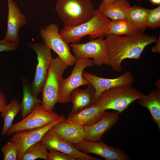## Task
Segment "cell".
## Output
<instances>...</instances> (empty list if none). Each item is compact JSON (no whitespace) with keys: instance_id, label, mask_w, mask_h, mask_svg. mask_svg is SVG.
Returning a JSON list of instances; mask_svg holds the SVG:
<instances>
[{"instance_id":"26","label":"cell","mask_w":160,"mask_h":160,"mask_svg":"<svg viewBox=\"0 0 160 160\" xmlns=\"http://www.w3.org/2000/svg\"><path fill=\"white\" fill-rule=\"evenodd\" d=\"M48 152L45 146L39 141L27 148L22 160H34L38 159L47 160Z\"/></svg>"},{"instance_id":"16","label":"cell","mask_w":160,"mask_h":160,"mask_svg":"<svg viewBox=\"0 0 160 160\" xmlns=\"http://www.w3.org/2000/svg\"><path fill=\"white\" fill-rule=\"evenodd\" d=\"M8 12L7 28L4 39L18 44L20 39L19 32L21 27L27 23L25 17L13 0H7Z\"/></svg>"},{"instance_id":"7","label":"cell","mask_w":160,"mask_h":160,"mask_svg":"<svg viewBox=\"0 0 160 160\" xmlns=\"http://www.w3.org/2000/svg\"><path fill=\"white\" fill-rule=\"evenodd\" d=\"M28 47L33 49L37 55L38 63L35 75L30 85L31 91L37 97L41 92L52 60L51 49L44 43L28 42Z\"/></svg>"},{"instance_id":"13","label":"cell","mask_w":160,"mask_h":160,"mask_svg":"<svg viewBox=\"0 0 160 160\" xmlns=\"http://www.w3.org/2000/svg\"><path fill=\"white\" fill-rule=\"evenodd\" d=\"M83 77L90 83L95 90V103L104 91L116 87L132 85L135 81L134 76L130 71H128L120 76L114 79L103 78L89 72L83 71Z\"/></svg>"},{"instance_id":"25","label":"cell","mask_w":160,"mask_h":160,"mask_svg":"<svg viewBox=\"0 0 160 160\" xmlns=\"http://www.w3.org/2000/svg\"><path fill=\"white\" fill-rule=\"evenodd\" d=\"M20 111V104L15 99H13L7 104L1 112V116L3 118L4 124L1 135L4 136L12 125L15 117Z\"/></svg>"},{"instance_id":"8","label":"cell","mask_w":160,"mask_h":160,"mask_svg":"<svg viewBox=\"0 0 160 160\" xmlns=\"http://www.w3.org/2000/svg\"><path fill=\"white\" fill-rule=\"evenodd\" d=\"M40 35L44 43L69 66L74 64L76 59L70 52L68 44L60 36L58 25L55 24L48 25L41 28Z\"/></svg>"},{"instance_id":"30","label":"cell","mask_w":160,"mask_h":160,"mask_svg":"<svg viewBox=\"0 0 160 160\" xmlns=\"http://www.w3.org/2000/svg\"><path fill=\"white\" fill-rule=\"evenodd\" d=\"M18 44L4 39L0 40V52L15 50L18 48Z\"/></svg>"},{"instance_id":"23","label":"cell","mask_w":160,"mask_h":160,"mask_svg":"<svg viewBox=\"0 0 160 160\" xmlns=\"http://www.w3.org/2000/svg\"><path fill=\"white\" fill-rule=\"evenodd\" d=\"M150 9L139 5H135L129 8L127 19L140 33L148 27L146 20Z\"/></svg>"},{"instance_id":"33","label":"cell","mask_w":160,"mask_h":160,"mask_svg":"<svg viewBox=\"0 0 160 160\" xmlns=\"http://www.w3.org/2000/svg\"><path fill=\"white\" fill-rule=\"evenodd\" d=\"M116 0H103L101 3L103 4L111 3L114 2Z\"/></svg>"},{"instance_id":"10","label":"cell","mask_w":160,"mask_h":160,"mask_svg":"<svg viewBox=\"0 0 160 160\" xmlns=\"http://www.w3.org/2000/svg\"><path fill=\"white\" fill-rule=\"evenodd\" d=\"M65 119L64 116L61 115L56 119L44 127L19 131L13 134L9 140L14 142L17 147V159L22 160L24 152L29 147L40 141L48 131L57 123Z\"/></svg>"},{"instance_id":"5","label":"cell","mask_w":160,"mask_h":160,"mask_svg":"<svg viewBox=\"0 0 160 160\" xmlns=\"http://www.w3.org/2000/svg\"><path fill=\"white\" fill-rule=\"evenodd\" d=\"M68 66L58 56L52 59L41 91V105L45 110L53 111L57 103L60 82Z\"/></svg>"},{"instance_id":"17","label":"cell","mask_w":160,"mask_h":160,"mask_svg":"<svg viewBox=\"0 0 160 160\" xmlns=\"http://www.w3.org/2000/svg\"><path fill=\"white\" fill-rule=\"evenodd\" d=\"M95 103L81 109L69 115L65 121L70 123L82 126L95 123L105 113Z\"/></svg>"},{"instance_id":"18","label":"cell","mask_w":160,"mask_h":160,"mask_svg":"<svg viewBox=\"0 0 160 160\" xmlns=\"http://www.w3.org/2000/svg\"><path fill=\"white\" fill-rule=\"evenodd\" d=\"M53 130L61 138L72 144L84 140V126L67 122L65 120L55 124Z\"/></svg>"},{"instance_id":"3","label":"cell","mask_w":160,"mask_h":160,"mask_svg":"<svg viewBox=\"0 0 160 160\" xmlns=\"http://www.w3.org/2000/svg\"><path fill=\"white\" fill-rule=\"evenodd\" d=\"M55 8L64 26L73 27L91 19L95 9L90 0H57Z\"/></svg>"},{"instance_id":"27","label":"cell","mask_w":160,"mask_h":160,"mask_svg":"<svg viewBox=\"0 0 160 160\" xmlns=\"http://www.w3.org/2000/svg\"><path fill=\"white\" fill-rule=\"evenodd\" d=\"M4 160H17V147L15 143L9 140L3 145L1 149Z\"/></svg>"},{"instance_id":"32","label":"cell","mask_w":160,"mask_h":160,"mask_svg":"<svg viewBox=\"0 0 160 160\" xmlns=\"http://www.w3.org/2000/svg\"><path fill=\"white\" fill-rule=\"evenodd\" d=\"M156 45L153 47L152 49V51L154 52H157L160 53V37L158 38L157 39L156 42Z\"/></svg>"},{"instance_id":"21","label":"cell","mask_w":160,"mask_h":160,"mask_svg":"<svg viewBox=\"0 0 160 160\" xmlns=\"http://www.w3.org/2000/svg\"><path fill=\"white\" fill-rule=\"evenodd\" d=\"M139 104L148 108L160 131V89H153L148 95H143L138 99Z\"/></svg>"},{"instance_id":"29","label":"cell","mask_w":160,"mask_h":160,"mask_svg":"<svg viewBox=\"0 0 160 160\" xmlns=\"http://www.w3.org/2000/svg\"><path fill=\"white\" fill-rule=\"evenodd\" d=\"M48 152L47 160H76V158L60 151L49 150Z\"/></svg>"},{"instance_id":"35","label":"cell","mask_w":160,"mask_h":160,"mask_svg":"<svg viewBox=\"0 0 160 160\" xmlns=\"http://www.w3.org/2000/svg\"><path fill=\"white\" fill-rule=\"evenodd\" d=\"M156 85L158 89H160V79H158L156 82Z\"/></svg>"},{"instance_id":"4","label":"cell","mask_w":160,"mask_h":160,"mask_svg":"<svg viewBox=\"0 0 160 160\" xmlns=\"http://www.w3.org/2000/svg\"><path fill=\"white\" fill-rule=\"evenodd\" d=\"M143 95L132 85L119 86L103 92L95 103L103 111L111 109L121 113Z\"/></svg>"},{"instance_id":"22","label":"cell","mask_w":160,"mask_h":160,"mask_svg":"<svg viewBox=\"0 0 160 160\" xmlns=\"http://www.w3.org/2000/svg\"><path fill=\"white\" fill-rule=\"evenodd\" d=\"M23 96L20 103V111L23 119L30 113L35 107L41 103V99L37 98L32 92L30 85L27 81H22Z\"/></svg>"},{"instance_id":"11","label":"cell","mask_w":160,"mask_h":160,"mask_svg":"<svg viewBox=\"0 0 160 160\" xmlns=\"http://www.w3.org/2000/svg\"><path fill=\"white\" fill-rule=\"evenodd\" d=\"M70 46L76 59L92 58L96 66H101L106 63V55L103 37L83 44L72 43Z\"/></svg>"},{"instance_id":"36","label":"cell","mask_w":160,"mask_h":160,"mask_svg":"<svg viewBox=\"0 0 160 160\" xmlns=\"http://www.w3.org/2000/svg\"><path fill=\"white\" fill-rule=\"evenodd\" d=\"M138 0V1H140V0Z\"/></svg>"},{"instance_id":"15","label":"cell","mask_w":160,"mask_h":160,"mask_svg":"<svg viewBox=\"0 0 160 160\" xmlns=\"http://www.w3.org/2000/svg\"><path fill=\"white\" fill-rule=\"evenodd\" d=\"M115 111L111 112L106 111L98 120L93 124L84 126V140L98 141L103 135L116 124L119 120V114Z\"/></svg>"},{"instance_id":"28","label":"cell","mask_w":160,"mask_h":160,"mask_svg":"<svg viewBox=\"0 0 160 160\" xmlns=\"http://www.w3.org/2000/svg\"><path fill=\"white\" fill-rule=\"evenodd\" d=\"M148 27L155 29L160 26V6L150 9L146 20Z\"/></svg>"},{"instance_id":"24","label":"cell","mask_w":160,"mask_h":160,"mask_svg":"<svg viewBox=\"0 0 160 160\" xmlns=\"http://www.w3.org/2000/svg\"><path fill=\"white\" fill-rule=\"evenodd\" d=\"M140 33L127 19L111 20L106 30V36L133 35Z\"/></svg>"},{"instance_id":"6","label":"cell","mask_w":160,"mask_h":160,"mask_svg":"<svg viewBox=\"0 0 160 160\" xmlns=\"http://www.w3.org/2000/svg\"><path fill=\"white\" fill-rule=\"evenodd\" d=\"M75 66L70 76L60 80L58 90L57 103H65L70 102L72 91L79 87L88 85L89 82L83 76V72L87 67L94 65L93 60L89 58L76 59Z\"/></svg>"},{"instance_id":"9","label":"cell","mask_w":160,"mask_h":160,"mask_svg":"<svg viewBox=\"0 0 160 160\" xmlns=\"http://www.w3.org/2000/svg\"><path fill=\"white\" fill-rule=\"evenodd\" d=\"M59 116L53 111L45 110L41 104L39 105L22 120L12 124L6 135L10 136L19 131L42 127L53 122Z\"/></svg>"},{"instance_id":"19","label":"cell","mask_w":160,"mask_h":160,"mask_svg":"<svg viewBox=\"0 0 160 160\" xmlns=\"http://www.w3.org/2000/svg\"><path fill=\"white\" fill-rule=\"evenodd\" d=\"M88 86V87L86 89H82L78 87L72 92L70 102L72 103V107L69 115H71L81 109L95 103V89L90 83Z\"/></svg>"},{"instance_id":"34","label":"cell","mask_w":160,"mask_h":160,"mask_svg":"<svg viewBox=\"0 0 160 160\" xmlns=\"http://www.w3.org/2000/svg\"><path fill=\"white\" fill-rule=\"evenodd\" d=\"M149 1L152 4L158 5L160 4V0H149Z\"/></svg>"},{"instance_id":"14","label":"cell","mask_w":160,"mask_h":160,"mask_svg":"<svg viewBox=\"0 0 160 160\" xmlns=\"http://www.w3.org/2000/svg\"><path fill=\"white\" fill-rule=\"evenodd\" d=\"M40 142L49 151L54 150L64 153L78 159L100 160L79 151L74 145L60 137L52 128L46 132Z\"/></svg>"},{"instance_id":"12","label":"cell","mask_w":160,"mask_h":160,"mask_svg":"<svg viewBox=\"0 0 160 160\" xmlns=\"http://www.w3.org/2000/svg\"><path fill=\"white\" fill-rule=\"evenodd\" d=\"M80 151L99 155L106 160H130V157L120 148L108 145L103 142L83 140L74 144Z\"/></svg>"},{"instance_id":"31","label":"cell","mask_w":160,"mask_h":160,"mask_svg":"<svg viewBox=\"0 0 160 160\" xmlns=\"http://www.w3.org/2000/svg\"><path fill=\"white\" fill-rule=\"evenodd\" d=\"M7 104V100L4 94L0 91V113H1Z\"/></svg>"},{"instance_id":"2","label":"cell","mask_w":160,"mask_h":160,"mask_svg":"<svg viewBox=\"0 0 160 160\" xmlns=\"http://www.w3.org/2000/svg\"><path fill=\"white\" fill-rule=\"evenodd\" d=\"M111 20L95 9L93 17L86 22L73 27H64L59 33L67 44H79L81 39L88 35L90 40L106 36V30Z\"/></svg>"},{"instance_id":"20","label":"cell","mask_w":160,"mask_h":160,"mask_svg":"<svg viewBox=\"0 0 160 160\" xmlns=\"http://www.w3.org/2000/svg\"><path fill=\"white\" fill-rule=\"evenodd\" d=\"M131 7L127 0H116L113 3L101 4L99 11L112 21L127 18L128 9Z\"/></svg>"},{"instance_id":"1","label":"cell","mask_w":160,"mask_h":160,"mask_svg":"<svg viewBox=\"0 0 160 160\" xmlns=\"http://www.w3.org/2000/svg\"><path fill=\"white\" fill-rule=\"evenodd\" d=\"M106 36L104 39L106 55L105 64L117 72L121 71L124 60L139 59L145 48L157 40L156 36L143 32L133 35H109Z\"/></svg>"}]
</instances>
